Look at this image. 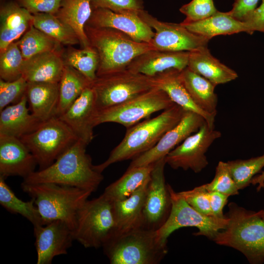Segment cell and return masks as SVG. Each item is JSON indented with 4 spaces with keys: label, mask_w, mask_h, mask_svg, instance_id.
<instances>
[{
    "label": "cell",
    "mask_w": 264,
    "mask_h": 264,
    "mask_svg": "<svg viewBox=\"0 0 264 264\" xmlns=\"http://www.w3.org/2000/svg\"><path fill=\"white\" fill-rule=\"evenodd\" d=\"M139 12L119 13L106 8H94L86 24L113 28L126 34L136 41L151 44L154 32L139 17Z\"/></svg>",
    "instance_id": "18"
},
{
    "label": "cell",
    "mask_w": 264,
    "mask_h": 264,
    "mask_svg": "<svg viewBox=\"0 0 264 264\" xmlns=\"http://www.w3.org/2000/svg\"><path fill=\"white\" fill-rule=\"evenodd\" d=\"M139 17L155 30L151 44L158 50L165 51H192L207 46L210 40L195 34L181 23L162 22L144 9Z\"/></svg>",
    "instance_id": "13"
},
{
    "label": "cell",
    "mask_w": 264,
    "mask_h": 264,
    "mask_svg": "<svg viewBox=\"0 0 264 264\" xmlns=\"http://www.w3.org/2000/svg\"><path fill=\"white\" fill-rule=\"evenodd\" d=\"M37 165L34 156L20 138L0 135V176L24 179L35 171Z\"/></svg>",
    "instance_id": "19"
},
{
    "label": "cell",
    "mask_w": 264,
    "mask_h": 264,
    "mask_svg": "<svg viewBox=\"0 0 264 264\" xmlns=\"http://www.w3.org/2000/svg\"><path fill=\"white\" fill-rule=\"evenodd\" d=\"M20 139L34 156L39 170L52 164L79 139L58 116L42 122L36 130Z\"/></svg>",
    "instance_id": "8"
},
{
    "label": "cell",
    "mask_w": 264,
    "mask_h": 264,
    "mask_svg": "<svg viewBox=\"0 0 264 264\" xmlns=\"http://www.w3.org/2000/svg\"><path fill=\"white\" fill-rule=\"evenodd\" d=\"M63 58L65 65L76 69L90 82L97 77L99 58L97 53L90 45L80 49L68 48L63 54Z\"/></svg>",
    "instance_id": "36"
},
{
    "label": "cell",
    "mask_w": 264,
    "mask_h": 264,
    "mask_svg": "<svg viewBox=\"0 0 264 264\" xmlns=\"http://www.w3.org/2000/svg\"><path fill=\"white\" fill-rule=\"evenodd\" d=\"M226 227L220 231L213 241L221 245L232 247L242 253L249 263L264 262V220L260 211L248 210L230 202Z\"/></svg>",
    "instance_id": "3"
},
{
    "label": "cell",
    "mask_w": 264,
    "mask_h": 264,
    "mask_svg": "<svg viewBox=\"0 0 264 264\" xmlns=\"http://www.w3.org/2000/svg\"><path fill=\"white\" fill-rule=\"evenodd\" d=\"M17 43L24 60L45 52L62 50L61 44L33 24Z\"/></svg>",
    "instance_id": "35"
},
{
    "label": "cell",
    "mask_w": 264,
    "mask_h": 264,
    "mask_svg": "<svg viewBox=\"0 0 264 264\" xmlns=\"http://www.w3.org/2000/svg\"><path fill=\"white\" fill-rule=\"evenodd\" d=\"M175 104L162 90L153 88L119 105L98 111L96 126L116 123L130 128L154 112L164 110Z\"/></svg>",
    "instance_id": "10"
},
{
    "label": "cell",
    "mask_w": 264,
    "mask_h": 264,
    "mask_svg": "<svg viewBox=\"0 0 264 264\" xmlns=\"http://www.w3.org/2000/svg\"><path fill=\"white\" fill-rule=\"evenodd\" d=\"M181 23L190 31L210 40L218 35L240 32L248 33L246 23L231 16L228 12L218 10L210 17L197 22Z\"/></svg>",
    "instance_id": "28"
},
{
    "label": "cell",
    "mask_w": 264,
    "mask_h": 264,
    "mask_svg": "<svg viewBox=\"0 0 264 264\" xmlns=\"http://www.w3.org/2000/svg\"><path fill=\"white\" fill-rule=\"evenodd\" d=\"M92 6L110 10L116 13H138L144 9L142 0H92Z\"/></svg>",
    "instance_id": "43"
},
{
    "label": "cell",
    "mask_w": 264,
    "mask_h": 264,
    "mask_svg": "<svg viewBox=\"0 0 264 264\" xmlns=\"http://www.w3.org/2000/svg\"><path fill=\"white\" fill-rule=\"evenodd\" d=\"M179 11L186 17L181 22L186 23L206 19L218 10L213 0H192L182 5L179 8Z\"/></svg>",
    "instance_id": "41"
},
{
    "label": "cell",
    "mask_w": 264,
    "mask_h": 264,
    "mask_svg": "<svg viewBox=\"0 0 264 264\" xmlns=\"http://www.w3.org/2000/svg\"><path fill=\"white\" fill-rule=\"evenodd\" d=\"M172 200L170 214L164 224L157 230L160 240L167 243L169 236L176 230L185 227H194L198 231L196 236H204L213 241L217 233L224 229L228 219L207 216L198 212L191 207L177 192L169 185Z\"/></svg>",
    "instance_id": "11"
},
{
    "label": "cell",
    "mask_w": 264,
    "mask_h": 264,
    "mask_svg": "<svg viewBox=\"0 0 264 264\" xmlns=\"http://www.w3.org/2000/svg\"><path fill=\"white\" fill-rule=\"evenodd\" d=\"M27 82L22 77L12 81L0 79V111L18 103L25 94Z\"/></svg>",
    "instance_id": "40"
},
{
    "label": "cell",
    "mask_w": 264,
    "mask_h": 264,
    "mask_svg": "<svg viewBox=\"0 0 264 264\" xmlns=\"http://www.w3.org/2000/svg\"><path fill=\"white\" fill-rule=\"evenodd\" d=\"M116 232L112 202L103 194L88 199L78 211L73 235L84 247H102Z\"/></svg>",
    "instance_id": "7"
},
{
    "label": "cell",
    "mask_w": 264,
    "mask_h": 264,
    "mask_svg": "<svg viewBox=\"0 0 264 264\" xmlns=\"http://www.w3.org/2000/svg\"><path fill=\"white\" fill-rule=\"evenodd\" d=\"M185 112L181 107L174 104L157 116L127 128L124 137L111 151L108 158L103 163L94 165V168L102 173L113 163L133 159L150 150L180 121Z\"/></svg>",
    "instance_id": "2"
},
{
    "label": "cell",
    "mask_w": 264,
    "mask_h": 264,
    "mask_svg": "<svg viewBox=\"0 0 264 264\" xmlns=\"http://www.w3.org/2000/svg\"><path fill=\"white\" fill-rule=\"evenodd\" d=\"M251 183L253 185H258L257 190L260 191L262 188L264 187V171L257 176L254 177L251 181Z\"/></svg>",
    "instance_id": "48"
},
{
    "label": "cell",
    "mask_w": 264,
    "mask_h": 264,
    "mask_svg": "<svg viewBox=\"0 0 264 264\" xmlns=\"http://www.w3.org/2000/svg\"><path fill=\"white\" fill-rule=\"evenodd\" d=\"M91 87L99 110L121 104L153 88L149 76L128 68L97 76Z\"/></svg>",
    "instance_id": "9"
},
{
    "label": "cell",
    "mask_w": 264,
    "mask_h": 264,
    "mask_svg": "<svg viewBox=\"0 0 264 264\" xmlns=\"http://www.w3.org/2000/svg\"><path fill=\"white\" fill-rule=\"evenodd\" d=\"M91 2L92 0H62L54 14L73 30L82 48L90 46L85 27L93 10Z\"/></svg>",
    "instance_id": "30"
},
{
    "label": "cell",
    "mask_w": 264,
    "mask_h": 264,
    "mask_svg": "<svg viewBox=\"0 0 264 264\" xmlns=\"http://www.w3.org/2000/svg\"><path fill=\"white\" fill-rule=\"evenodd\" d=\"M180 71L173 68L150 77L152 87L163 90L175 104L185 111L200 114L210 128H215L216 115L204 112L195 104L181 81Z\"/></svg>",
    "instance_id": "20"
},
{
    "label": "cell",
    "mask_w": 264,
    "mask_h": 264,
    "mask_svg": "<svg viewBox=\"0 0 264 264\" xmlns=\"http://www.w3.org/2000/svg\"><path fill=\"white\" fill-rule=\"evenodd\" d=\"M210 205L214 217L218 218H224L223 209L228 201L229 196L218 192H209Z\"/></svg>",
    "instance_id": "47"
},
{
    "label": "cell",
    "mask_w": 264,
    "mask_h": 264,
    "mask_svg": "<svg viewBox=\"0 0 264 264\" xmlns=\"http://www.w3.org/2000/svg\"><path fill=\"white\" fill-rule=\"evenodd\" d=\"M204 185L209 192H218L229 197L239 194V190L231 176L227 162L223 161L218 163L214 178Z\"/></svg>",
    "instance_id": "39"
},
{
    "label": "cell",
    "mask_w": 264,
    "mask_h": 264,
    "mask_svg": "<svg viewBox=\"0 0 264 264\" xmlns=\"http://www.w3.org/2000/svg\"><path fill=\"white\" fill-rule=\"evenodd\" d=\"M27 104L25 94L18 103L0 111V135L20 138L36 130L43 122L30 112Z\"/></svg>",
    "instance_id": "24"
},
{
    "label": "cell",
    "mask_w": 264,
    "mask_h": 264,
    "mask_svg": "<svg viewBox=\"0 0 264 264\" xmlns=\"http://www.w3.org/2000/svg\"><path fill=\"white\" fill-rule=\"evenodd\" d=\"M187 67L216 86L228 83L238 77L235 71L211 54L207 46L189 52Z\"/></svg>",
    "instance_id": "27"
},
{
    "label": "cell",
    "mask_w": 264,
    "mask_h": 264,
    "mask_svg": "<svg viewBox=\"0 0 264 264\" xmlns=\"http://www.w3.org/2000/svg\"><path fill=\"white\" fill-rule=\"evenodd\" d=\"M102 247L111 264H158L168 252L157 230L145 226L115 233Z\"/></svg>",
    "instance_id": "6"
},
{
    "label": "cell",
    "mask_w": 264,
    "mask_h": 264,
    "mask_svg": "<svg viewBox=\"0 0 264 264\" xmlns=\"http://www.w3.org/2000/svg\"><path fill=\"white\" fill-rule=\"evenodd\" d=\"M87 145L78 139L47 167L34 171L23 179L25 183H53L96 190L104 177L94 168L86 153Z\"/></svg>",
    "instance_id": "1"
},
{
    "label": "cell",
    "mask_w": 264,
    "mask_h": 264,
    "mask_svg": "<svg viewBox=\"0 0 264 264\" xmlns=\"http://www.w3.org/2000/svg\"><path fill=\"white\" fill-rule=\"evenodd\" d=\"M260 212L261 217L264 220V209L260 210Z\"/></svg>",
    "instance_id": "49"
},
{
    "label": "cell",
    "mask_w": 264,
    "mask_h": 264,
    "mask_svg": "<svg viewBox=\"0 0 264 264\" xmlns=\"http://www.w3.org/2000/svg\"><path fill=\"white\" fill-rule=\"evenodd\" d=\"M150 180L128 198L112 202L116 233L145 226L143 210Z\"/></svg>",
    "instance_id": "25"
},
{
    "label": "cell",
    "mask_w": 264,
    "mask_h": 264,
    "mask_svg": "<svg viewBox=\"0 0 264 264\" xmlns=\"http://www.w3.org/2000/svg\"><path fill=\"white\" fill-rule=\"evenodd\" d=\"M65 65L63 50L41 53L24 60L22 76L27 83H59Z\"/></svg>",
    "instance_id": "22"
},
{
    "label": "cell",
    "mask_w": 264,
    "mask_h": 264,
    "mask_svg": "<svg viewBox=\"0 0 264 264\" xmlns=\"http://www.w3.org/2000/svg\"><path fill=\"white\" fill-rule=\"evenodd\" d=\"M21 188L34 202L43 224L60 220L72 230L78 211L92 192L76 187L53 183L29 184L22 182Z\"/></svg>",
    "instance_id": "4"
},
{
    "label": "cell",
    "mask_w": 264,
    "mask_h": 264,
    "mask_svg": "<svg viewBox=\"0 0 264 264\" xmlns=\"http://www.w3.org/2000/svg\"><path fill=\"white\" fill-rule=\"evenodd\" d=\"M33 15L17 1H9L0 8V53L22 36L32 24Z\"/></svg>",
    "instance_id": "23"
},
{
    "label": "cell",
    "mask_w": 264,
    "mask_h": 264,
    "mask_svg": "<svg viewBox=\"0 0 264 264\" xmlns=\"http://www.w3.org/2000/svg\"><path fill=\"white\" fill-rule=\"evenodd\" d=\"M181 81L195 104L204 112L217 114L216 86L187 66L180 71Z\"/></svg>",
    "instance_id": "29"
},
{
    "label": "cell",
    "mask_w": 264,
    "mask_h": 264,
    "mask_svg": "<svg viewBox=\"0 0 264 264\" xmlns=\"http://www.w3.org/2000/svg\"><path fill=\"white\" fill-rule=\"evenodd\" d=\"M248 29V34H252L255 31L264 33V0L243 20Z\"/></svg>",
    "instance_id": "45"
},
{
    "label": "cell",
    "mask_w": 264,
    "mask_h": 264,
    "mask_svg": "<svg viewBox=\"0 0 264 264\" xmlns=\"http://www.w3.org/2000/svg\"><path fill=\"white\" fill-rule=\"evenodd\" d=\"M95 97L90 86L62 115L58 116L77 135L78 139L88 145L94 137L93 129L98 112Z\"/></svg>",
    "instance_id": "17"
},
{
    "label": "cell",
    "mask_w": 264,
    "mask_h": 264,
    "mask_svg": "<svg viewBox=\"0 0 264 264\" xmlns=\"http://www.w3.org/2000/svg\"><path fill=\"white\" fill-rule=\"evenodd\" d=\"M33 230L37 264H50L55 257L66 254L74 241L72 230L60 220L33 227Z\"/></svg>",
    "instance_id": "16"
},
{
    "label": "cell",
    "mask_w": 264,
    "mask_h": 264,
    "mask_svg": "<svg viewBox=\"0 0 264 264\" xmlns=\"http://www.w3.org/2000/svg\"><path fill=\"white\" fill-rule=\"evenodd\" d=\"M91 83V82L76 69L65 65L59 82L57 116L64 113Z\"/></svg>",
    "instance_id": "32"
},
{
    "label": "cell",
    "mask_w": 264,
    "mask_h": 264,
    "mask_svg": "<svg viewBox=\"0 0 264 264\" xmlns=\"http://www.w3.org/2000/svg\"><path fill=\"white\" fill-rule=\"evenodd\" d=\"M154 165L127 169L120 178L106 187L103 194L112 202L128 198L150 179Z\"/></svg>",
    "instance_id": "31"
},
{
    "label": "cell",
    "mask_w": 264,
    "mask_h": 264,
    "mask_svg": "<svg viewBox=\"0 0 264 264\" xmlns=\"http://www.w3.org/2000/svg\"><path fill=\"white\" fill-rule=\"evenodd\" d=\"M221 136L220 131L210 128L205 123L165 156L166 163L174 169L181 168L199 173L208 164L206 153Z\"/></svg>",
    "instance_id": "12"
},
{
    "label": "cell",
    "mask_w": 264,
    "mask_h": 264,
    "mask_svg": "<svg viewBox=\"0 0 264 264\" xmlns=\"http://www.w3.org/2000/svg\"><path fill=\"white\" fill-rule=\"evenodd\" d=\"M59 94V83H27L25 95L30 112L41 122L57 116Z\"/></svg>",
    "instance_id": "26"
},
{
    "label": "cell",
    "mask_w": 264,
    "mask_h": 264,
    "mask_svg": "<svg viewBox=\"0 0 264 264\" xmlns=\"http://www.w3.org/2000/svg\"><path fill=\"white\" fill-rule=\"evenodd\" d=\"M177 193L198 212L205 216H213L210 205L209 193L204 184L195 187L192 190Z\"/></svg>",
    "instance_id": "42"
},
{
    "label": "cell",
    "mask_w": 264,
    "mask_h": 264,
    "mask_svg": "<svg viewBox=\"0 0 264 264\" xmlns=\"http://www.w3.org/2000/svg\"><path fill=\"white\" fill-rule=\"evenodd\" d=\"M32 24L37 29L55 39L62 45L80 44L73 30L55 15L48 13L33 14Z\"/></svg>",
    "instance_id": "34"
},
{
    "label": "cell",
    "mask_w": 264,
    "mask_h": 264,
    "mask_svg": "<svg viewBox=\"0 0 264 264\" xmlns=\"http://www.w3.org/2000/svg\"><path fill=\"white\" fill-rule=\"evenodd\" d=\"M85 31L89 45L98 56L97 76L127 68L138 55L156 49L150 43L136 41L113 28L86 24Z\"/></svg>",
    "instance_id": "5"
},
{
    "label": "cell",
    "mask_w": 264,
    "mask_h": 264,
    "mask_svg": "<svg viewBox=\"0 0 264 264\" xmlns=\"http://www.w3.org/2000/svg\"><path fill=\"white\" fill-rule=\"evenodd\" d=\"M260 0H235L228 13L235 19L243 21L256 7Z\"/></svg>",
    "instance_id": "46"
},
{
    "label": "cell",
    "mask_w": 264,
    "mask_h": 264,
    "mask_svg": "<svg viewBox=\"0 0 264 264\" xmlns=\"http://www.w3.org/2000/svg\"><path fill=\"white\" fill-rule=\"evenodd\" d=\"M231 176L239 190L251 183L252 179L264 167V153L247 159H237L227 162Z\"/></svg>",
    "instance_id": "37"
},
{
    "label": "cell",
    "mask_w": 264,
    "mask_h": 264,
    "mask_svg": "<svg viewBox=\"0 0 264 264\" xmlns=\"http://www.w3.org/2000/svg\"><path fill=\"white\" fill-rule=\"evenodd\" d=\"M0 204L8 212L19 214L29 220L33 227L42 225L43 222L38 210L32 199L24 201L17 197L0 176Z\"/></svg>",
    "instance_id": "33"
},
{
    "label": "cell",
    "mask_w": 264,
    "mask_h": 264,
    "mask_svg": "<svg viewBox=\"0 0 264 264\" xmlns=\"http://www.w3.org/2000/svg\"><path fill=\"white\" fill-rule=\"evenodd\" d=\"M206 121L200 114L185 111L180 121L167 131L156 145L133 158L128 169L154 163L165 156L186 138L198 132Z\"/></svg>",
    "instance_id": "15"
},
{
    "label": "cell",
    "mask_w": 264,
    "mask_h": 264,
    "mask_svg": "<svg viewBox=\"0 0 264 264\" xmlns=\"http://www.w3.org/2000/svg\"><path fill=\"white\" fill-rule=\"evenodd\" d=\"M189 51L151 50L135 57L127 68L152 77L170 69L182 70L187 66Z\"/></svg>",
    "instance_id": "21"
},
{
    "label": "cell",
    "mask_w": 264,
    "mask_h": 264,
    "mask_svg": "<svg viewBox=\"0 0 264 264\" xmlns=\"http://www.w3.org/2000/svg\"><path fill=\"white\" fill-rule=\"evenodd\" d=\"M24 59L17 41L10 44L0 53V77L12 81L22 76Z\"/></svg>",
    "instance_id": "38"
},
{
    "label": "cell",
    "mask_w": 264,
    "mask_h": 264,
    "mask_svg": "<svg viewBox=\"0 0 264 264\" xmlns=\"http://www.w3.org/2000/svg\"><path fill=\"white\" fill-rule=\"evenodd\" d=\"M165 157L154 163L149 182L143 210L144 226L158 230L167 220L172 208L169 184L165 182Z\"/></svg>",
    "instance_id": "14"
},
{
    "label": "cell",
    "mask_w": 264,
    "mask_h": 264,
    "mask_svg": "<svg viewBox=\"0 0 264 264\" xmlns=\"http://www.w3.org/2000/svg\"><path fill=\"white\" fill-rule=\"evenodd\" d=\"M62 0H16L22 7L32 14L48 13L55 14Z\"/></svg>",
    "instance_id": "44"
}]
</instances>
